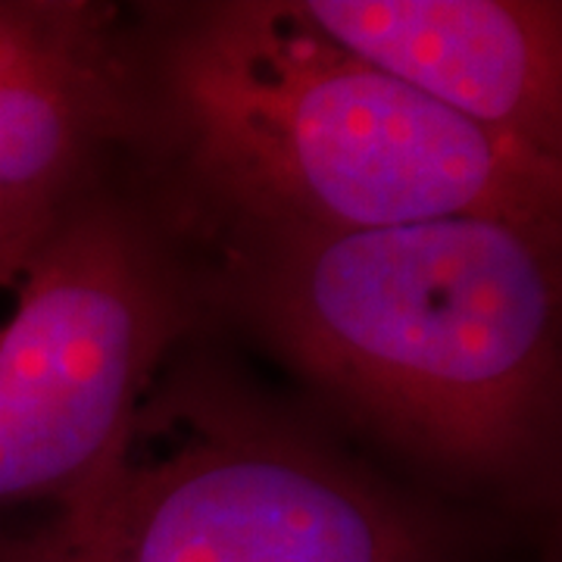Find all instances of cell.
I'll use <instances>...</instances> for the list:
<instances>
[{"mask_svg": "<svg viewBox=\"0 0 562 562\" xmlns=\"http://www.w3.org/2000/svg\"><path fill=\"white\" fill-rule=\"evenodd\" d=\"M560 225L447 216L279 235L266 331L350 413L469 475L541 447L560 372Z\"/></svg>", "mask_w": 562, "mask_h": 562, "instance_id": "cell-1", "label": "cell"}, {"mask_svg": "<svg viewBox=\"0 0 562 562\" xmlns=\"http://www.w3.org/2000/svg\"><path fill=\"white\" fill-rule=\"evenodd\" d=\"M160 85L191 172L272 238L447 216L560 225L562 157L425 101L297 0L191 13Z\"/></svg>", "mask_w": 562, "mask_h": 562, "instance_id": "cell-2", "label": "cell"}, {"mask_svg": "<svg viewBox=\"0 0 562 562\" xmlns=\"http://www.w3.org/2000/svg\"><path fill=\"white\" fill-rule=\"evenodd\" d=\"M0 562H457L419 506L241 391L162 369L101 462Z\"/></svg>", "mask_w": 562, "mask_h": 562, "instance_id": "cell-3", "label": "cell"}, {"mask_svg": "<svg viewBox=\"0 0 562 562\" xmlns=\"http://www.w3.org/2000/svg\"><path fill=\"white\" fill-rule=\"evenodd\" d=\"M188 322L157 238L101 198L0 262V506L54 503L101 462Z\"/></svg>", "mask_w": 562, "mask_h": 562, "instance_id": "cell-4", "label": "cell"}, {"mask_svg": "<svg viewBox=\"0 0 562 562\" xmlns=\"http://www.w3.org/2000/svg\"><path fill=\"white\" fill-rule=\"evenodd\" d=\"M128 91L113 7L0 0V262L79 201Z\"/></svg>", "mask_w": 562, "mask_h": 562, "instance_id": "cell-5", "label": "cell"}, {"mask_svg": "<svg viewBox=\"0 0 562 562\" xmlns=\"http://www.w3.org/2000/svg\"><path fill=\"white\" fill-rule=\"evenodd\" d=\"M301 10L344 50L425 101L560 157V3L303 0Z\"/></svg>", "mask_w": 562, "mask_h": 562, "instance_id": "cell-6", "label": "cell"}]
</instances>
